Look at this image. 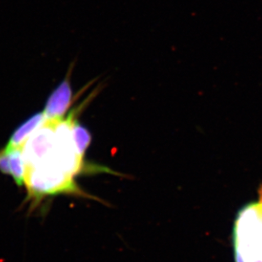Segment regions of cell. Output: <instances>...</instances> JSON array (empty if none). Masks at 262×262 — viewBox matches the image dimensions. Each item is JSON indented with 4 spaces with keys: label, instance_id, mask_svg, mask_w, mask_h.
I'll use <instances>...</instances> for the list:
<instances>
[{
    "label": "cell",
    "instance_id": "obj_1",
    "mask_svg": "<svg viewBox=\"0 0 262 262\" xmlns=\"http://www.w3.org/2000/svg\"><path fill=\"white\" fill-rule=\"evenodd\" d=\"M233 240L235 261L262 262V193L237 214Z\"/></svg>",
    "mask_w": 262,
    "mask_h": 262
},
{
    "label": "cell",
    "instance_id": "obj_2",
    "mask_svg": "<svg viewBox=\"0 0 262 262\" xmlns=\"http://www.w3.org/2000/svg\"><path fill=\"white\" fill-rule=\"evenodd\" d=\"M25 183L30 195H50L60 193H81L73 178L50 163L26 167Z\"/></svg>",
    "mask_w": 262,
    "mask_h": 262
},
{
    "label": "cell",
    "instance_id": "obj_3",
    "mask_svg": "<svg viewBox=\"0 0 262 262\" xmlns=\"http://www.w3.org/2000/svg\"><path fill=\"white\" fill-rule=\"evenodd\" d=\"M69 76L70 74H68L48 98L43 111L45 121H57L61 120L72 105L73 94Z\"/></svg>",
    "mask_w": 262,
    "mask_h": 262
},
{
    "label": "cell",
    "instance_id": "obj_4",
    "mask_svg": "<svg viewBox=\"0 0 262 262\" xmlns=\"http://www.w3.org/2000/svg\"><path fill=\"white\" fill-rule=\"evenodd\" d=\"M45 121V117L43 112H38L37 114L32 116L28 120H26L14 131L5 148L11 149V148L23 147V144H25L28 138L37 129L39 128Z\"/></svg>",
    "mask_w": 262,
    "mask_h": 262
},
{
    "label": "cell",
    "instance_id": "obj_5",
    "mask_svg": "<svg viewBox=\"0 0 262 262\" xmlns=\"http://www.w3.org/2000/svg\"><path fill=\"white\" fill-rule=\"evenodd\" d=\"M5 149L9 156L10 175L12 176L18 186H23L25 183L26 166L23 160L21 147L11 149L5 148Z\"/></svg>",
    "mask_w": 262,
    "mask_h": 262
},
{
    "label": "cell",
    "instance_id": "obj_6",
    "mask_svg": "<svg viewBox=\"0 0 262 262\" xmlns=\"http://www.w3.org/2000/svg\"><path fill=\"white\" fill-rule=\"evenodd\" d=\"M72 131L77 154L82 159L88 147L91 143V134L85 126H82V124L75 118L72 121Z\"/></svg>",
    "mask_w": 262,
    "mask_h": 262
}]
</instances>
